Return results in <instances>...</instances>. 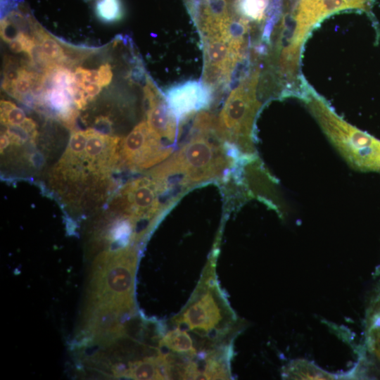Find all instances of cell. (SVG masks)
Wrapping results in <instances>:
<instances>
[{"label": "cell", "mask_w": 380, "mask_h": 380, "mask_svg": "<svg viewBox=\"0 0 380 380\" xmlns=\"http://www.w3.org/2000/svg\"><path fill=\"white\" fill-rule=\"evenodd\" d=\"M192 128L190 139L149 172L161 191L173 182L189 186L220 178L233 166L231 146L214 137L215 128Z\"/></svg>", "instance_id": "cell-1"}, {"label": "cell", "mask_w": 380, "mask_h": 380, "mask_svg": "<svg viewBox=\"0 0 380 380\" xmlns=\"http://www.w3.org/2000/svg\"><path fill=\"white\" fill-rule=\"evenodd\" d=\"M307 105L321 127L355 168L380 172V141L338 118L318 96H310Z\"/></svg>", "instance_id": "cell-2"}, {"label": "cell", "mask_w": 380, "mask_h": 380, "mask_svg": "<svg viewBox=\"0 0 380 380\" xmlns=\"http://www.w3.org/2000/svg\"><path fill=\"white\" fill-rule=\"evenodd\" d=\"M258 71L229 94L215 121V131L224 143L244 154L253 153V125L260 103L256 98Z\"/></svg>", "instance_id": "cell-3"}, {"label": "cell", "mask_w": 380, "mask_h": 380, "mask_svg": "<svg viewBox=\"0 0 380 380\" xmlns=\"http://www.w3.org/2000/svg\"><path fill=\"white\" fill-rule=\"evenodd\" d=\"M172 151L173 148L163 144L147 122L143 121L121 141L120 160L129 169L141 170L160 163Z\"/></svg>", "instance_id": "cell-4"}, {"label": "cell", "mask_w": 380, "mask_h": 380, "mask_svg": "<svg viewBox=\"0 0 380 380\" xmlns=\"http://www.w3.org/2000/svg\"><path fill=\"white\" fill-rule=\"evenodd\" d=\"M156 182L148 176L132 180L122 187L111 203L112 208L132 221L151 218L160 210Z\"/></svg>", "instance_id": "cell-5"}, {"label": "cell", "mask_w": 380, "mask_h": 380, "mask_svg": "<svg viewBox=\"0 0 380 380\" xmlns=\"http://www.w3.org/2000/svg\"><path fill=\"white\" fill-rule=\"evenodd\" d=\"M370 0H300L296 14V27L290 45L300 48L309 31L322 19L335 12L367 8Z\"/></svg>", "instance_id": "cell-6"}, {"label": "cell", "mask_w": 380, "mask_h": 380, "mask_svg": "<svg viewBox=\"0 0 380 380\" xmlns=\"http://www.w3.org/2000/svg\"><path fill=\"white\" fill-rule=\"evenodd\" d=\"M163 95L178 124L197 111L208 108L212 102V89L197 80L174 84L165 89Z\"/></svg>", "instance_id": "cell-7"}, {"label": "cell", "mask_w": 380, "mask_h": 380, "mask_svg": "<svg viewBox=\"0 0 380 380\" xmlns=\"http://www.w3.org/2000/svg\"><path fill=\"white\" fill-rule=\"evenodd\" d=\"M217 293L208 291L193 299L178 319L179 328L195 330L200 334L211 333L218 329L223 319V305Z\"/></svg>", "instance_id": "cell-8"}, {"label": "cell", "mask_w": 380, "mask_h": 380, "mask_svg": "<svg viewBox=\"0 0 380 380\" xmlns=\"http://www.w3.org/2000/svg\"><path fill=\"white\" fill-rule=\"evenodd\" d=\"M144 98L148 103L147 124L161 139L170 142L176 141L179 124L170 110L163 94L149 78L144 89Z\"/></svg>", "instance_id": "cell-9"}, {"label": "cell", "mask_w": 380, "mask_h": 380, "mask_svg": "<svg viewBox=\"0 0 380 380\" xmlns=\"http://www.w3.org/2000/svg\"><path fill=\"white\" fill-rule=\"evenodd\" d=\"M367 327V348L380 361V295L377 296L369 309Z\"/></svg>", "instance_id": "cell-10"}, {"label": "cell", "mask_w": 380, "mask_h": 380, "mask_svg": "<svg viewBox=\"0 0 380 380\" xmlns=\"http://www.w3.org/2000/svg\"><path fill=\"white\" fill-rule=\"evenodd\" d=\"M162 343L168 350L178 355H193L196 352L189 334L179 327L169 331Z\"/></svg>", "instance_id": "cell-11"}, {"label": "cell", "mask_w": 380, "mask_h": 380, "mask_svg": "<svg viewBox=\"0 0 380 380\" xmlns=\"http://www.w3.org/2000/svg\"><path fill=\"white\" fill-rule=\"evenodd\" d=\"M96 13L98 18L106 23L119 20L122 15L121 2L120 0H99Z\"/></svg>", "instance_id": "cell-12"}, {"label": "cell", "mask_w": 380, "mask_h": 380, "mask_svg": "<svg viewBox=\"0 0 380 380\" xmlns=\"http://www.w3.org/2000/svg\"><path fill=\"white\" fill-rule=\"evenodd\" d=\"M37 35L43 51L49 60L57 65L63 62L65 57V53L59 44L43 31L37 32Z\"/></svg>", "instance_id": "cell-13"}, {"label": "cell", "mask_w": 380, "mask_h": 380, "mask_svg": "<svg viewBox=\"0 0 380 380\" xmlns=\"http://www.w3.org/2000/svg\"><path fill=\"white\" fill-rule=\"evenodd\" d=\"M1 122L4 126L20 125L27 118L24 111L11 101L1 100Z\"/></svg>", "instance_id": "cell-14"}, {"label": "cell", "mask_w": 380, "mask_h": 380, "mask_svg": "<svg viewBox=\"0 0 380 380\" xmlns=\"http://www.w3.org/2000/svg\"><path fill=\"white\" fill-rule=\"evenodd\" d=\"M268 0H241V11L247 17L253 20H261Z\"/></svg>", "instance_id": "cell-15"}, {"label": "cell", "mask_w": 380, "mask_h": 380, "mask_svg": "<svg viewBox=\"0 0 380 380\" xmlns=\"http://www.w3.org/2000/svg\"><path fill=\"white\" fill-rule=\"evenodd\" d=\"M23 67L9 58H5L2 88L8 91L13 84L20 78Z\"/></svg>", "instance_id": "cell-16"}, {"label": "cell", "mask_w": 380, "mask_h": 380, "mask_svg": "<svg viewBox=\"0 0 380 380\" xmlns=\"http://www.w3.org/2000/svg\"><path fill=\"white\" fill-rule=\"evenodd\" d=\"M98 84L101 87L108 86L111 82L113 72L108 63L101 65L99 70Z\"/></svg>", "instance_id": "cell-17"}, {"label": "cell", "mask_w": 380, "mask_h": 380, "mask_svg": "<svg viewBox=\"0 0 380 380\" xmlns=\"http://www.w3.org/2000/svg\"><path fill=\"white\" fill-rule=\"evenodd\" d=\"M84 68L78 67L74 72V80L77 86L84 89L88 84L84 80Z\"/></svg>", "instance_id": "cell-18"}, {"label": "cell", "mask_w": 380, "mask_h": 380, "mask_svg": "<svg viewBox=\"0 0 380 380\" xmlns=\"http://www.w3.org/2000/svg\"><path fill=\"white\" fill-rule=\"evenodd\" d=\"M101 90V87L98 83H88L84 89L88 99L94 98Z\"/></svg>", "instance_id": "cell-19"}, {"label": "cell", "mask_w": 380, "mask_h": 380, "mask_svg": "<svg viewBox=\"0 0 380 380\" xmlns=\"http://www.w3.org/2000/svg\"><path fill=\"white\" fill-rule=\"evenodd\" d=\"M84 80L87 83H98L99 72L96 70H84Z\"/></svg>", "instance_id": "cell-20"}, {"label": "cell", "mask_w": 380, "mask_h": 380, "mask_svg": "<svg viewBox=\"0 0 380 380\" xmlns=\"http://www.w3.org/2000/svg\"><path fill=\"white\" fill-rule=\"evenodd\" d=\"M10 50L15 53L24 51V46L22 42L16 38L8 43Z\"/></svg>", "instance_id": "cell-21"}, {"label": "cell", "mask_w": 380, "mask_h": 380, "mask_svg": "<svg viewBox=\"0 0 380 380\" xmlns=\"http://www.w3.org/2000/svg\"><path fill=\"white\" fill-rule=\"evenodd\" d=\"M10 144L8 136L4 132L1 134V152L2 153Z\"/></svg>", "instance_id": "cell-22"}]
</instances>
